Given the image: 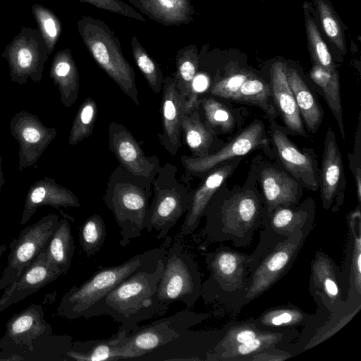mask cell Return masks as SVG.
<instances>
[{
	"label": "cell",
	"mask_w": 361,
	"mask_h": 361,
	"mask_svg": "<svg viewBox=\"0 0 361 361\" xmlns=\"http://www.w3.org/2000/svg\"><path fill=\"white\" fill-rule=\"evenodd\" d=\"M162 257L156 267L139 270L120 283L90 310L87 318L109 315L121 324L118 329L130 334L138 323L164 314L169 306L160 303L157 296Z\"/></svg>",
	"instance_id": "obj_1"
},
{
	"label": "cell",
	"mask_w": 361,
	"mask_h": 361,
	"mask_svg": "<svg viewBox=\"0 0 361 361\" xmlns=\"http://www.w3.org/2000/svg\"><path fill=\"white\" fill-rule=\"evenodd\" d=\"M219 190L204 213V234L212 241H231L238 247L248 245L267 214L262 197L247 189L230 195Z\"/></svg>",
	"instance_id": "obj_2"
},
{
	"label": "cell",
	"mask_w": 361,
	"mask_h": 361,
	"mask_svg": "<svg viewBox=\"0 0 361 361\" xmlns=\"http://www.w3.org/2000/svg\"><path fill=\"white\" fill-rule=\"evenodd\" d=\"M165 252V247H156L137 254L120 264L99 269L62 296L57 314L70 320L87 319L90 310L116 286L139 270L156 267Z\"/></svg>",
	"instance_id": "obj_3"
},
{
	"label": "cell",
	"mask_w": 361,
	"mask_h": 361,
	"mask_svg": "<svg viewBox=\"0 0 361 361\" xmlns=\"http://www.w3.org/2000/svg\"><path fill=\"white\" fill-rule=\"evenodd\" d=\"M152 195V181L134 176L118 164L106 183L104 202L120 228L119 244L125 247L145 228Z\"/></svg>",
	"instance_id": "obj_4"
},
{
	"label": "cell",
	"mask_w": 361,
	"mask_h": 361,
	"mask_svg": "<svg viewBox=\"0 0 361 361\" xmlns=\"http://www.w3.org/2000/svg\"><path fill=\"white\" fill-rule=\"evenodd\" d=\"M209 276L202 286L201 296L207 303L220 302L238 312L248 290L250 255L221 245L204 257Z\"/></svg>",
	"instance_id": "obj_5"
},
{
	"label": "cell",
	"mask_w": 361,
	"mask_h": 361,
	"mask_svg": "<svg viewBox=\"0 0 361 361\" xmlns=\"http://www.w3.org/2000/svg\"><path fill=\"white\" fill-rule=\"evenodd\" d=\"M81 39L97 65L136 105L140 104L135 74L125 58L119 39L103 20L83 16L77 21Z\"/></svg>",
	"instance_id": "obj_6"
},
{
	"label": "cell",
	"mask_w": 361,
	"mask_h": 361,
	"mask_svg": "<svg viewBox=\"0 0 361 361\" xmlns=\"http://www.w3.org/2000/svg\"><path fill=\"white\" fill-rule=\"evenodd\" d=\"M177 167L170 163L162 166L152 181L154 196L149 207L145 228L157 231V239L168 235L170 229L185 214L192 192L176 178Z\"/></svg>",
	"instance_id": "obj_7"
},
{
	"label": "cell",
	"mask_w": 361,
	"mask_h": 361,
	"mask_svg": "<svg viewBox=\"0 0 361 361\" xmlns=\"http://www.w3.org/2000/svg\"><path fill=\"white\" fill-rule=\"evenodd\" d=\"M164 268L159 279L157 296L170 306L176 301L192 308L202 293V278L192 257L179 243H174L162 257Z\"/></svg>",
	"instance_id": "obj_8"
},
{
	"label": "cell",
	"mask_w": 361,
	"mask_h": 361,
	"mask_svg": "<svg viewBox=\"0 0 361 361\" xmlns=\"http://www.w3.org/2000/svg\"><path fill=\"white\" fill-rule=\"evenodd\" d=\"M209 316L207 313L184 310L173 315L137 326L128 336L121 360H137L202 322Z\"/></svg>",
	"instance_id": "obj_9"
},
{
	"label": "cell",
	"mask_w": 361,
	"mask_h": 361,
	"mask_svg": "<svg viewBox=\"0 0 361 361\" xmlns=\"http://www.w3.org/2000/svg\"><path fill=\"white\" fill-rule=\"evenodd\" d=\"M312 228L300 230L277 245L250 274L245 304L272 287L291 269Z\"/></svg>",
	"instance_id": "obj_10"
},
{
	"label": "cell",
	"mask_w": 361,
	"mask_h": 361,
	"mask_svg": "<svg viewBox=\"0 0 361 361\" xmlns=\"http://www.w3.org/2000/svg\"><path fill=\"white\" fill-rule=\"evenodd\" d=\"M1 56L8 63L11 80L22 84L28 78L40 80L49 55L37 28L23 25Z\"/></svg>",
	"instance_id": "obj_11"
},
{
	"label": "cell",
	"mask_w": 361,
	"mask_h": 361,
	"mask_svg": "<svg viewBox=\"0 0 361 361\" xmlns=\"http://www.w3.org/2000/svg\"><path fill=\"white\" fill-rule=\"evenodd\" d=\"M59 216L48 214L21 231L10 243L7 264L0 278V290L13 283L43 250L56 230Z\"/></svg>",
	"instance_id": "obj_12"
},
{
	"label": "cell",
	"mask_w": 361,
	"mask_h": 361,
	"mask_svg": "<svg viewBox=\"0 0 361 361\" xmlns=\"http://www.w3.org/2000/svg\"><path fill=\"white\" fill-rule=\"evenodd\" d=\"M264 135L262 124L259 121L253 122L215 152L207 157L197 158L183 155L180 161L188 175L203 179L212 170L229 159L245 155L262 145H265L267 140Z\"/></svg>",
	"instance_id": "obj_13"
},
{
	"label": "cell",
	"mask_w": 361,
	"mask_h": 361,
	"mask_svg": "<svg viewBox=\"0 0 361 361\" xmlns=\"http://www.w3.org/2000/svg\"><path fill=\"white\" fill-rule=\"evenodd\" d=\"M109 147L126 171L153 181L161 166L156 155L146 156L132 133L123 124L109 126Z\"/></svg>",
	"instance_id": "obj_14"
},
{
	"label": "cell",
	"mask_w": 361,
	"mask_h": 361,
	"mask_svg": "<svg viewBox=\"0 0 361 361\" xmlns=\"http://www.w3.org/2000/svg\"><path fill=\"white\" fill-rule=\"evenodd\" d=\"M220 331H195L189 329L168 343L145 354L137 360L150 361L207 360V355L223 336Z\"/></svg>",
	"instance_id": "obj_15"
},
{
	"label": "cell",
	"mask_w": 361,
	"mask_h": 361,
	"mask_svg": "<svg viewBox=\"0 0 361 361\" xmlns=\"http://www.w3.org/2000/svg\"><path fill=\"white\" fill-rule=\"evenodd\" d=\"M310 290L317 297L331 314L347 302V292L341 271L326 254L318 251L311 262Z\"/></svg>",
	"instance_id": "obj_16"
},
{
	"label": "cell",
	"mask_w": 361,
	"mask_h": 361,
	"mask_svg": "<svg viewBox=\"0 0 361 361\" xmlns=\"http://www.w3.org/2000/svg\"><path fill=\"white\" fill-rule=\"evenodd\" d=\"M342 154L338 147L334 131L329 128L324 140L321 169L319 171V188L321 191L322 206L332 210L342 205L345 188Z\"/></svg>",
	"instance_id": "obj_17"
},
{
	"label": "cell",
	"mask_w": 361,
	"mask_h": 361,
	"mask_svg": "<svg viewBox=\"0 0 361 361\" xmlns=\"http://www.w3.org/2000/svg\"><path fill=\"white\" fill-rule=\"evenodd\" d=\"M63 274V271L59 267L47 261L45 252L42 250L30 265L4 289V291L0 298V313Z\"/></svg>",
	"instance_id": "obj_18"
},
{
	"label": "cell",
	"mask_w": 361,
	"mask_h": 361,
	"mask_svg": "<svg viewBox=\"0 0 361 361\" xmlns=\"http://www.w3.org/2000/svg\"><path fill=\"white\" fill-rule=\"evenodd\" d=\"M160 113L162 133H158L160 144L175 156L182 147L181 121L185 113L187 98L178 90L173 76L164 78L162 87Z\"/></svg>",
	"instance_id": "obj_19"
},
{
	"label": "cell",
	"mask_w": 361,
	"mask_h": 361,
	"mask_svg": "<svg viewBox=\"0 0 361 361\" xmlns=\"http://www.w3.org/2000/svg\"><path fill=\"white\" fill-rule=\"evenodd\" d=\"M272 140L278 156L286 170L308 190L319 189V169L314 155L301 152L276 124Z\"/></svg>",
	"instance_id": "obj_20"
},
{
	"label": "cell",
	"mask_w": 361,
	"mask_h": 361,
	"mask_svg": "<svg viewBox=\"0 0 361 361\" xmlns=\"http://www.w3.org/2000/svg\"><path fill=\"white\" fill-rule=\"evenodd\" d=\"M44 316L42 307L38 304H32L13 314L6 324L1 344L29 348L33 346L35 341L51 336V326Z\"/></svg>",
	"instance_id": "obj_21"
},
{
	"label": "cell",
	"mask_w": 361,
	"mask_h": 361,
	"mask_svg": "<svg viewBox=\"0 0 361 361\" xmlns=\"http://www.w3.org/2000/svg\"><path fill=\"white\" fill-rule=\"evenodd\" d=\"M348 242L344 269L341 271L347 300L361 302V216L359 206L347 217Z\"/></svg>",
	"instance_id": "obj_22"
},
{
	"label": "cell",
	"mask_w": 361,
	"mask_h": 361,
	"mask_svg": "<svg viewBox=\"0 0 361 361\" xmlns=\"http://www.w3.org/2000/svg\"><path fill=\"white\" fill-rule=\"evenodd\" d=\"M259 178L267 214L279 207L298 204L301 197L299 184L285 172L267 167L262 170Z\"/></svg>",
	"instance_id": "obj_23"
},
{
	"label": "cell",
	"mask_w": 361,
	"mask_h": 361,
	"mask_svg": "<svg viewBox=\"0 0 361 361\" xmlns=\"http://www.w3.org/2000/svg\"><path fill=\"white\" fill-rule=\"evenodd\" d=\"M286 67L281 62L274 63L270 71L271 96L286 126L291 132L305 137L301 117L288 85Z\"/></svg>",
	"instance_id": "obj_24"
},
{
	"label": "cell",
	"mask_w": 361,
	"mask_h": 361,
	"mask_svg": "<svg viewBox=\"0 0 361 361\" xmlns=\"http://www.w3.org/2000/svg\"><path fill=\"white\" fill-rule=\"evenodd\" d=\"M232 166L224 165L214 169L203 178L202 184L192 192L189 208L181 226L183 235L191 234L197 228L207 206L231 172Z\"/></svg>",
	"instance_id": "obj_25"
},
{
	"label": "cell",
	"mask_w": 361,
	"mask_h": 361,
	"mask_svg": "<svg viewBox=\"0 0 361 361\" xmlns=\"http://www.w3.org/2000/svg\"><path fill=\"white\" fill-rule=\"evenodd\" d=\"M130 334L118 329L116 334L107 338L74 341L66 353L68 360L116 361L121 360L122 350Z\"/></svg>",
	"instance_id": "obj_26"
},
{
	"label": "cell",
	"mask_w": 361,
	"mask_h": 361,
	"mask_svg": "<svg viewBox=\"0 0 361 361\" xmlns=\"http://www.w3.org/2000/svg\"><path fill=\"white\" fill-rule=\"evenodd\" d=\"M149 19L166 26L188 24L195 10L191 0H127Z\"/></svg>",
	"instance_id": "obj_27"
},
{
	"label": "cell",
	"mask_w": 361,
	"mask_h": 361,
	"mask_svg": "<svg viewBox=\"0 0 361 361\" xmlns=\"http://www.w3.org/2000/svg\"><path fill=\"white\" fill-rule=\"evenodd\" d=\"M176 71L173 74L179 92L187 98L185 113L189 114L200 104L197 92L194 90V80L199 67L197 47L190 44L180 48L176 56Z\"/></svg>",
	"instance_id": "obj_28"
},
{
	"label": "cell",
	"mask_w": 361,
	"mask_h": 361,
	"mask_svg": "<svg viewBox=\"0 0 361 361\" xmlns=\"http://www.w3.org/2000/svg\"><path fill=\"white\" fill-rule=\"evenodd\" d=\"M51 181L50 180L48 183V186L42 184L30 189L23 211L20 223L21 226L30 220L38 207L44 205H49L56 209L59 207H80L78 197L71 190Z\"/></svg>",
	"instance_id": "obj_29"
},
{
	"label": "cell",
	"mask_w": 361,
	"mask_h": 361,
	"mask_svg": "<svg viewBox=\"0 0 361 361\" xmlns=\"http://www.w3.org/2000/svg\"><path fill=\"white\" fill-rule=\"evenodd\" d=\"M50 77L59 88L63 104L71 106L78 95L79 73L69 48L59 50L55 54L50 68Z\"/></svg>",
	"instance_id": "obj_30"
},
{
	"label": "cell",
	"mask_w": 361,
	"mask_h": 361,
	"mask_svg": "<svg viewBox=\"0 0 361 361\" xmlns=\"http://www.w3.org/2000/svg\"><path fill=\"white\" fill-rule=\"evenodd\" d=\"M294 329L267 331L244 343L237 345L222 353L209 357L207 361H249L256 353L279 345L291 338Z\"/></svg>",
	"instance_id": "obj_31"
},
{
	"label": "cell",
	"mask_w": 361,
	"mask_h": 361,
	"mask_svg": "<svg viewBox=\"0 0 361 361\" xmlns=\"http://www.w3.org/2000/svg\"><path fill=\"white\" fill-rule=\"evenodd\" d=\"M319 312L320 310L317 314H310L294 305H288L266 310L252 319L262 330H282L310 326L318 321Z\"/></svg>",
	"instance_id": "obj_32"
},
{
	"label": "cell",
	"mask_w": 361,
	"mask_h": 361,
	"mask_svg": "<svg viewBox=\"0 0 361 361\" xmlns=\"http://www.w3.org/2000/svg\"><path fill=\"white\" fill-rule=\"evenodd\" d=\"M286 73L300 117L303 118L308 130L314 133L322 122V109L295 69L286 68Z\"/></svg>",
	"instance_id": "obj_33"
},
{
	"label": "cell",
	"mask_w": 361,
	"mask_h": 361,
	"mask_svg": "<svg viewBox=\"0 0 361 361\" xmlns=\"http://www.w3.org/2000/svg\"><path fill=\"white\" fill-rule=\"evenodd\" d=\"M181 132L192 153L190 157H204L213 153L215 133L201 121L197 109L183 115Z\"/></svg>",
	"instance_id": "obj_34"
},
{
	"label": "cell",
	"mask_w": 361,
	"mask_h": 361,
	"mask_svg": "<svg viewBox=\"0 0 361 361\" xmlns=\"http://www.w3.org/2000/svg\"><path fill=\"white\" fill-rule=\"evenodd\" d=\"M75 248L70 224L67 219L63 218L43 248L46 258L64 274L70 269Z\"/></svg>",
	"instance_id": "obj_35"
},
{
	"label": "cell",
	"mask_w": 361,
	"mask_h": 361,
	"mask_svg": "<svg viewBox=\"0 0 361 361\" xmlns=\"http://www.w3.org/2000/svg\"><path fill=\"white\" fill-rule=\"evenodd\" d=\"M312 80L322 89L325 99L336 118L343 139L345 138L340 92L338 73L314 64L310 71Z\"/></svg>",
	"instance_id": "obj_36"
},
{
	"label": "cell",
	"mask_w": 361,
	"mask_h": 361,
	"mask_svg": "<svg viewBox=\"0 0 361 361\" xmlns=\"http://www.w3.org/2000/svg\"><path fill=\"white\" fill-rule=\"evenodd\" d=\"M130 44L134 61L149 87L153 92L160 93L164 80L161 68L147 53L136 36L132 37Z\"/></svg>",
	"instance_id": "obj_37"
},
{
	"label": "cell",
	"mask_w": 361,
	"mask_h": 361,
	"mask_svg": "<svg viewBox=\"0 0 361 361\" xmlns=\"http://www.w3.org/2000/svg\"><path fill=\"white\" fill-rule=\"evenodd\" d=\"M32 13L49 55L53 52L61 34V23L58 16L42 4L32 6Z\"/></svg>",
	"instance_id": "obj_38"
},
{
	"label": "cell",
	"mask_w": 361,
	"mask_h": 361,
	"mask_svg": "<svg viewBox=\"0 0 361 361\" xmlns=\"http://www.w3.org/2000/svg\"><path fill=\"white\" fill-rule=\"evenodd\" d=\"M271 89L261 79L249 77L241 85L233 100L251 103L259 106L270 116L276 114L275 109L271 104Z\"/></svg>",
	"instance_id": "obj_39"
},
{
	"label": "cell",
	"mask_w": 361,
	"mask_h": 361,
	"mask_svg": "<svg viewBox=\"0 0 361 361\" xmlns=\"http://www.w3.org/2000/svg\"><path fill=\"white\" fill-rule=\"evenodd\" d=\"M106 236L105 223L99 214H92L82 223L79 231L82 250L87 256L95 255L104 245Z\"/></svg>",
	"instance_id": "obj_40"
},
{
	"label": "cell",
	"mask_w": 361,
	"mask_h": 361,
	"mask_svg": "<svg viewBox=\"0 0 361 361\" xmlns=\"http://www.w3.org/2000/svg\"><path fill=\"white\" fill-rule=\"evenodd\" d=\"M98 113L96 102L87 97L80 106L69 135V144L76 145L93 133Z\"/></svg>",
	"instance_id": "obj_41"
},
{
	"label": "cell",
	"mask_w": 361,
	"mask_h": 361,
	"mask_svg": "<svg viewBox=\"0 0 361 361\" xmlns=\"http://www.w3.org/2000/svg\"><path fill=\"white\" fill-rule=\"evenodd\" d=\"M205 116V124L215 133L216 130L228 133L234 126V118L229 111L223 104L217 100L205 97L200 99Z\"/></svg>",
	"instance_id": "obj_42"
},
{
	"label": "cell",
	"mask_w": 361,
	"mask_h": 361,
	"mask_svg": "<svg viewBox=\"0 0 361 361\" xmlns=\"http://www.w3.org/2000/svg\"><path fill=\"white\" fill-rule=\"evenodd\" d=\"M314 1L326 35L338 49L345 52V37L338 18L325 0H314Z\"/></svg>",
	"instance_id": "obj_43"
},
{
	"label": "cell",
	"mask_w": 361,
	"mask_h": 361,
	"mask_svg": "<svg viewBox=\"0 0 361 361\" xmlns=\"http://www.w3.org/2000/svg\"><path fill=\"white\" fill-rule=\"evenodd\" d=\"M306 31L312 55L316 64L327 70H334L331 55L323 40L314 20L306 14Z\"/></svg>",
	"instance_id": "obj_44"
},
{
	"label": "cell",
	"mask_w": 361,
	"mask_h": 361,
	"mask_svg": "<svg viewBox=\"0 0 361 361\" xmlns=\"http://www.w3.org/2000/svg\"><path fill=\"white\" fill-rule=\"evenodd\" d=\"M81 3L90 4L99 9L119 14L141 22H145V18L135 8L122 0H78Z\"/></svg>",
	"instance_id": "obj_45"
},
{
	"label": "cell",
	"mask_w": 361,
	"mask_h": 361,
	"mask_svg": "<svg viewBox=\"0 0 361 361\" xmlns=\"http://www.w3.org/2000/svg\"><path fill=\"white\" fill-rule=\"evenodd\" d=\"M18 138L20 140L21 145H23V149H34L40 146L45 148L44 137L45 128L41 126L40 123L29 122L23 125L22 128L18 129Z\"/></svg>",
	"instance_id": "obj_46"
},
{
	"label": "cell",
	"mask_w": 361,
	"mask_h": 361,
	"mask_svg": "<svg viewBox=\"0 0 361 361\" xmlns=\"http://www.w3.org/2000/svg\"><path fill=\"white\" fill-rule=\"evenodd\" d=\"M250 77L247 73H238L216 82L210 88L212 95L232 99L244 82Z\"/></svg>",
	"instance_id": "obj_47"
},
{
	"label": "cell",
	"mask_w": 361,
	"mask_h": 361,
	"mask_svg": "<svg viewBox=\"0 0 361 361\" xmlns=\"http://www.w3.org/2000/svg\"><path fill=\"white\" fill-rule=\"evenodd\" d=\"M292 356L293 355L288 351L274 347L256 353L250 358L249 361L284 360Z\"/></svg>",
	"instance_id": "obj_48"
},
{
	"label": "cell",
	"mask_w": 361,
	"mask_h": 361,
	"mask_svg": "<svg viewBox=\"0 0 361 361\" xmlns=\"http://www.w3.org/2000/svg\"><path fill=\"white\" fill-rule=\"evenodd\" d=\"M355 186H356V192L357 197L359 202L360 203L361 200V171L360 167L358 166L355 169Z\"/></svg>",
	"instance_id": "obj_49"
},
{
	"label": "cell",
	"mask_w": 361,
	"mask_h": 361,
	"mask_svg": "<svg viewBox=\"0 0 361 361\" xmlns=\"http://www.w3.org/2000/svg\"><path fill=\"white\" fill-rule=\"evenodd\" d=\"M6 248H7V247L5 244L0 245V260L1 259L2 255L6 252Z\"/></svg>",
	"instance_id": "obj_50"
},
{
	"label": "cell",
	"mask_w": 361,
	"mask_h": 361,
	"mask_svg": "<svg viewBox=\"0 0 361 361\" xmlns=\"http://www.w3.org/2000/svg\"><path fill=\"white\" fill-rule=\"evenodd\" d=\"M4 180L3 178V174L1 171V157H0V191H1V185L4 183Z\"/></svg>",
	"instance_id": "obj_51"
}]
</instances>
